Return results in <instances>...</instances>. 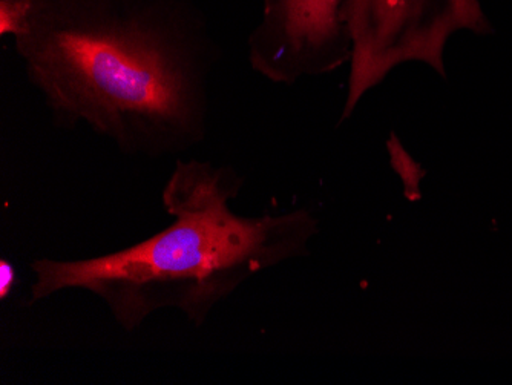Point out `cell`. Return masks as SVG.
Segmentation results:
<instances>
[{"mask_svg": "<svg viewBox=\"0 0 512 385\" xmlns=\"http://www.w3.org/2000/svg\"><path fill=\"white\" fill-rule=\"evenodd\" d=\"M14 48L57 128L128 157L206 140L220 48L192 0H42Z\"/></svg>", "mask_w": 512, "mask_h": 385, "instance_id": "6da1fadb", "label": "cell"}, {"mask_svg": "<svg viewBox=\"0 0 512 385\" xmlns=\"http://www.w3.org/2000/svg\"><path fill=\"white\" fill-rule=\"evenodd\" d=\"M244 188L232 166L177 160L161 192L174 218L163 231L111 254L82 260L37 258L30 303L85 290L132 333L154 313L177 310L203 327L218 304L263 270L309 254L319 221L306 209L241 217L230 208Z\"/></svg>", "mask_w": 512, "mask_h": 385, "instance_id": "7a4b0ae2", "label": "cell"}, {"mask_svg": "<svg viewBox=\"0 0 512 385\" xmlns=\"http://www.w3.org/2000/svg\"><path fill=\"white\" fill-rule=\"evenodd\" d=\"M341 14L352 36V106L404 63H424L445 77V45L453 34L494 31L479 0H344Z\"/></svg>", "mask_w": 512, "mask_h": 385, "instance_id": "3957f363", "label": "cell"}, {"mask_svg": "<svg viewBox=\"0 0 512 385\" xmlns=\"http://www.w3.org/2000/svg\"><path fill=\"white\" fill-rule=\"evenodd\" d=\"M344 0H263V17L247 40L255 73L278 85L325 76L352 59Z\"/></svg>", "mask_w": 512, "mask_h": 385, "instance_id": "277c9868", "label": "cell"}, {"mask_svg": "<svg viewBox=\"0 0 512 385\" xmlns=\"http://www.w3.org/2000/svg\"><path fill=\"white\" fill-rule=\"evenodd\" d=\"M34 0H0V36H22L30 28Z\"/></svg>", "mask_w": 512, "mask_h": 385, "instance_id": "5b68a950", "label": "cell"}, {"mask_svg": "<svg viewBox=\"0 0 512 385\" xmlns=\"http://www.w3.org/2000/svg\"><path fill=\"white\" fill-rule=\"evenodd\" d=\"M17 283V270L7 258L0 260V301H7Z\"/></svg>", "mask_w": 512, "mask_h": 385, "instance_id": "8992f818", "label": "cell"}, {"mask_svg": "<svg viewBox=\"0 0 512 385\" xmlns=\"http://www.w3.org/2000/svg\"><path fill=\"white\" fill-rule=\"evenodd\" d=\"M34 2H36V4H39V2H42V0H34Z\"/></svg>", "mask_w": 512, "mask_h": 385, "instance_id": "52a82bcc", "label": "cell"}]
</instances>
